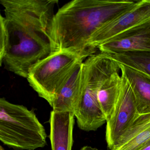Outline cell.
Masks as SVG:
<instances>
[{"label": "cell", "mask_w": 150, "mask_h": 150, "mask_svg": "<svg viewBox=\"0 0 150 150\" xmlns=\"http://www.w3.org/2000/svg\"><path fill=\"white\" fill-rule=\"evenodd\" d=\"M58 0H1L5 16L0 28L5 42L0 63L8 71L28 77L37 64L55 52L51 36Z\"/></svg>", "instance_id": "obj_1"}, {"label": "cell", "mask_w": 150, "mask_h": 150, "mask_svg": "<svg viewBox=\"0 0 150 150\" xmlns=\"http://www.w3.org/2000/svg\"><path fill=\"white\" fill-rule=\"evenodd\" d=\"M137 1L127 0H73L54 15L51 36L55 52L67 51L86 58L96 51L88 48L96 32L133 7Z\"/></svg>", "instance_id": "obj_2"}, {"label": "cell", "mask_w": 150, "mask_h": 150, "mask_svg": "<svg viewBox=\"0 0 150 150\" xmlns=\"http://www.w3.org/2000/svg\"><path fill=\"white\" fill-rule=\"evenodd\" d=\"M47 134L34 111L0 99V140L14 150H35L47 144Z\"/></svg>", "instance_id": "obj_3"}, {"label": "cell", "mask_w": 150, "mask_h": 150, "mask_svg": "<svg viewBox=\"0 0 150 150\" xmlns=\"http://www.w3.org/2000/svg\"><path fill=\"white\" fill-rule=\"evenodd\" d=\"M114 72L112 65L101 58L91 57L83 62L81 96L74 111L80 129L95 131L107 122L97 94L102 83Z\"/></svg>", "instance_id": "obj_4"}, {"label": "cell", "mask_w": 150, "mask_h": 150, "mask_svg": "<svg viewBox=\"0 0 150 150\" xmlns=\"http://www.w3.org/2000/svg\"><path fill=\"white\" fill-rule=\"evenodd\" d=\"M86 59L67 51L55 52L30 69L28 82L39 97L52 107L76 65Z\"/></svg>", "instance_id": "obj_5"}, {"label": "cell", "mask_w": 150, "mask_h": 150, "mask_svg": "<svg viewBox=\"0 0 150 150\" xmlns=\"http://www.w3.org/2000/svg\"><path fill=\"white\" fill-rule=\"evenodd\" d=\"M121 77L118 100L111 117L106 122V140L110 150L139 115L133 91L125 78Z\"/></svg>", "instance_id": "obj_6"}, {"label": "cell", "mask_w": 150, "mask_h": 150, "mask_svg": "<svg viewBox=\"0 0 150 150\" xmlns=\"http://www.w3.org/2000/svg\"><path fill=\"white\" fill-rule=\"evenodd\" d=\"M149 20L150 0L137 1L133 7L96 32L88 41V48L96 51L100 45L114 37Z\"/></svg>", "instance_id": "obj_7"}, {"label": "cell", "mask_w": 150, "mask_h": 150, "mask_svg": "<svg viewBox=\"0 0 150 150\" xmlns=\"http://www.w3.org/2000/svg\"><path fill=\"white\" fill-rule=\"evenodd\" d=\"M98 49L101 52L108 54L150 51V20L114 37Z\"/></svg>", "instance_id": "obj_8"}, {"label": "cell", "mask_w": 150, "mask_h": 150, "mask_svg": "<svg viewBox=\"0 0 150 150\" xmlns=\"http://www.w3.org/2000/svg\"><path fill=\"white\" fill-rule=\"evenodd\" d=\"M75 116L73 112L51 111L50 139L52 150H71Z\"/></svg>", "instance_id": "obj_9"}, {"label": "cell", "mask_w": 150, "mask_h": 150, "mask_svg": "<svg viewBox=\"0 0 150 150\" xmlns=\"http://www.w3.org/2000/svg\"><path fill=\"white\" fill-rule=\"evenodd\" d=\"M83 61L79 62L60 90L53 103L56 112H73L76 108L81 94V73Z\"/></svg>", "instance_id": "obj_10"}, {"label": "cell", "mask_w": 150, "mask_h": 150, "mask_svg": "<svg viewBox=\"0 0 150 150\" xmlns=\"http://www.w3.org/2000/svg\"><path fill=\"white\" fill-rule=\"evenodd\" d=\"M122 75L129 84L139 115L150 113V77L123 65L119 64Z\"/></svg>", "instance_id": "obj_11"}, {"label": "cell", "mask_w": 150, "mask_h": 150, "mask_svg": "<svg viewBox=\"0 0 150 150\" xmlns=\"http://www.w3.org/2000/svg\"><path fill=\"white\" fill-rule=\"evenodd\" d=\"M122 77L115 73L102 84L97 94L98 101L106 117L109 120L114 112L120 93Z\"/></svg>", "instance_id": "obj_12"}, {"label": "cell", "mask_w": 150, "mask_h": 150, "mask_svg": "<svg viewBox=\"0 0 150 150\" xmlns=\"http://www.w3.org/2000/svg\"><path fill=\"white\" fill-rule=\"evenodd\" d=\"M106 55L117 64L126 66L150 77V51H135Z\"/></svg>", "instance_id": "obj_13"}, {"label": "cell", "mask_w": 150, "mask_h": 150, "mask_svg": "<svg viewBox=\"0 0 150 150\" xmlns=\"http://www.w3.org/2000/svg\"><path fill=\"white\" fill-rule=\"evenodd\" d=\"M150 139V125L126 144L111 150H139Z\"/></svg>", "instance_id": "obj_14"}, {"label": "cell", "mask_w": 150, "mask_h": 150, "mask_svg": "<svg viewBox=\"0 0 150 150\" xmlns=\"http://www.w3.org/2000/svg\"><path fill=\"white\" fill-rule=\"evenodd\" d=\"M139 150H150V139Z\"/></svg>", "instance_id": "obj_15"}, {"label": "cell", "mask_w": 150, "mask_h": 150, "mask_svg": "<svg viewBox=\"0 0 150 150\" xmlns=\"http://www.w3.org/2000/svg\"><path fill=\"white\" fill-rule=\"evenodd\" d=\"M100 150L95 147H93L90 146H84L82 147L80 150Z\"/></svg>", "instance_id": "obj_16"}]
</instances>
